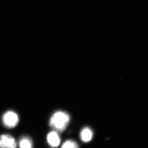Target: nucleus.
Wrapping results in <instances>:
<instances>
[{
	"label": "nucleus",
	"mask_w": 148,
	"mask_h": 148,
	"mask_svg": "<svg viewBox=\"0 0 148 148\" xmlns=\"http://www.w3.org/2000/svg\"><path fill=\"white\" fill-rule=\"evenodd\" d=\"M47 140L48 145L52 148L57 147L61 143L60 136L56 131L49 132L47 136Z\"/></svg>",
	"instance_id": "20e7f679"
},
{
	"label": "nucleus",
	"mask_w": 148,
	"mask_h": 148,
	"mask_svg": "<svg viewBox=\"0 0 148 148\" xmlns=\"http://www.w3.org/2000/svg\"><path fill=\"white\" fill-rule=\"evenodd\" d=\"M92 136L93 133L92 130L89 127H84L81 130L80 133L81 140L84 143H88L91 141Z\"/></svg>",
	"instance_id": "39448f33"
},
{
	"label": "nucleus",
	"mask_w": 148,
	"mask_h": 148,
	"mask_svg": "<svg viewBox=\"0 0 148 148\" xmlns=\"http://www.w3.org/2000/svg\"><path fill=\"white\" fill-rule=\"evenodd\" d=\"M16 143L14 138L8 134L0 135V148H16Z\"/></svg>",
	"instance_id": "7ed1b4c3"
},
{
	"label": "nucleus",
	"mask_w": 148,
	"mask_h": 148,
	"mask_svg": "<svg viewBox=\"0 0 148 148\" xmlns=\"http://www.w3.org/2000/svg\"><path fill=\"white\" fill-rule=\"evenodd\" d=\"M61 148H79L76 142L72 140L65 141L61 146Z\"/></svg>",
	"instance_id": "0eeeda50"
},
{
	"label": "nucleus",
	"mask_w": 148,
	"mask_h": 148,
	"mask_svg": "<svg viewBox=\"0 0 148 148\" xmlns=\"http://www.w3.org/2000/svg\"><path fill=\"white\" fill-rule=\"evenodd\" d=\"M2 122L5 127L12 128L16 127L19 122L18 114L12 111H8L3 114L2 116Z\"/></svg>",
	"instance_id": "f03ea898"
},
{
	"label": "nucleus",
	"mask_w": 148,
	"mask_h": 148,
	"mask_svg": "<svg viewBox=\"0 0 148 148\" xmlns=\"http://www.w3.org/2000/svg\"><path fill=\"white\" fill-rule=\"evenodd\" d=\"M19 148H33V141L28 136H23L19 141Z\"/></svg>",
	"instance_id": "423d86ee"
},
{
	"label": "nucleus",
	"mask_w": 148,
	"mask_h": 148,
	"mask_svg": "<svg viewBox=\"0 0 148 148\" xmlns=\"http://www.w3.org/2000/svg\"><path fill=\"white\" fill-rule=\"evenodd\" d=\"M70 119V116L67 113L57 111L51 117L49 125L56 132H63L68 126Z\"/></svg>",
	"instance_id": "f257e3e1"
}]
</instances>
